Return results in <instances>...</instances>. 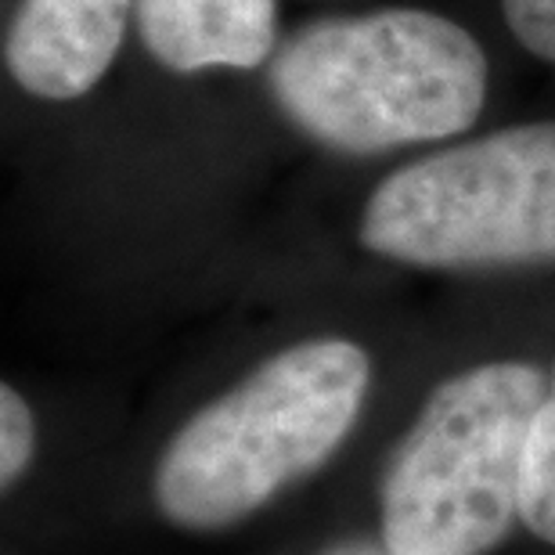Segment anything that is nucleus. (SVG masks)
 Returning <instances> with one entry per match:
<instances>
[{"mask_svg": "<svg viewBox=\"0 0 555 555\" xmlns=\"http://www.w3.org/2000/svg\"><path fill=\"white\" fill-rule=\"evenodd\" d=\"M502 11L516 40L555 65V0H502Z\"/></svg>", "mask_w": 555, "mask_h": 555, "instance_id": "nucleus-9", "label": "nucleus"}, {"mask_svg": "<svg viewBox=\"0 0 555 555\" xmlns=\"http://www.w3.org/2000/svg\"><path fill=\"white\" fill-rule=\"evenodd\" d=\"M358 242L418 271L555 268V124L505 127L393 170L364 203Z\"/></svg>", "mask_w": 555, "mask_h": 555, "instance_id": "nucleus-4", "label": "nucleus"}, {"mask_svg": "<svg viewBox=\"0 0 555 555\" xmlns=\"http://www.w3.org/2000/svg\"><path fill=\"white\" fill-rule=\"evenodd\" d=\"M40 415L15 383H0V491L15 498L40 462Z\"/></svg>", "mask_w": 555, "mask_h": 555, "instance_id": "nucleus-8", "label": "nucleus"}, {"mask_svg": "<svg viewBox=\"0 0 555 555\" xmlns=\"http://www.w3.org/2000/svg\"><path fill=\"white\" fill-rule=\"evenodd\" d=\"M548 364L487 358L448 372L397 433L372 538L390 555H498L519 538L524 459Z\"/></svg>", "mask_w": 555, "mask_h": 555, "instance_id": "nucleus-2", "label": "nucleus"}, {"mask_svg": "<svg viewBox=\"0 0 555 555\" xmlns=\"http://www.w3.org/2000/svg\"><path fill=\"white\" fill-rule=\"evenodd\" d=\"M321 555H390V552H386L372 534H361V538H343V541H336V545H328Z\"/></svg>", "mask_w": 555, "mask_h": 555, "instance_id": "nucleus-10", "label": "nucleus"}, {"mask_svg": "<svg viewBox=\"0 0 555 555\" xmlns=\"http://www.w3.org/2000/svg\"><path fill=\"white\" fill-rule=\"evenodd\" d=\"M138 0H22L4 40L8 73L22 91L69 102L108 73Z\"/></svg>", "mask_w": 555, "mask_h": 555, "instance_id": "nucleus-5", "label": "nucleus"}, {"mask_svg": "<svg viewBox=\"0 0 555 555\" xmlns=\"http://www.w3.org/2000/svg\"><path fill=\"white\" fill-rule=\"evenodd\" d=\"M288 124L343 155H379L465 134L487 98L483 48L422 8L310 22L271 59Z\"/></svg>", "mask_w": 555, "mask_h": 555, "instance_id": "nucleus-3", "label": "nucleus"}, {"mask_svg": "<svg viewBox=\"0 0 555 555\" xmlns=\"http://www.w3.org/2000/svg\"><path fill=\"white\" fill-rule=\"evenodd\" d=\"M375 364L347 336L271 350L166 433L149 465V505L170 530L231 534L332 469L372 408Z\"/></svg>", "mask_w": 555, "mask_h": 555, "instance_id": "nucleus-1", "label": "nucleus"}, {"mask_svg": "<svg viewBox=\"0 0 555 555\" xmlns=\"http://www.w3.org/2000/svg\"><path fill=\"white\" fill-rule=\"evenodd\" d=\"M149 54L173 73L257 69L278 37L274 0H138Z\"/></svg>", "mask_w": 555, "mask_h": 555, "instance_id": "nucleus-6", "label": "nucleus"}, {"mask_svg": "<svg viewBox=\"0 0 555 555\" xmlns=\"http://www.w3.org/2000/svg\"><path fill=\"white\" fill-rule=\"evenodd\" d=\"M519 538L555 555V353L548 361V390L541 397L524 459L519 487Z\"/></svg>", "mask_w": 555, "mask_h": 555, "instance_id": "nucleus-7", "label": "nucleus"}]
</instances>
